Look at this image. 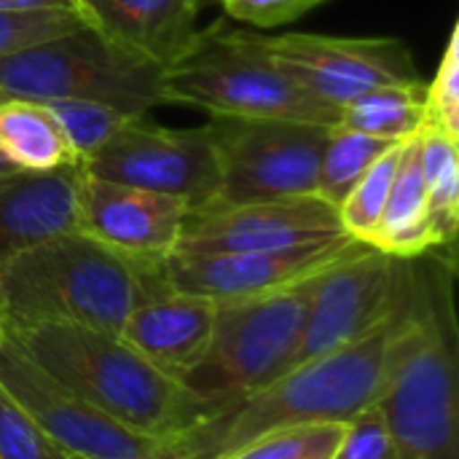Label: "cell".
<instances>
[{
	"mask_svg": "<svg viewBox=\"0 0 459 459\" xmlns=\"http://www.w3.org/2000/svg\"><path fill=\"white\" fill-rule=\"evenodd\" d=\"M255 43L296 86L339 110L377 86L425 83L409 48L395 38L288 32L277 38L255 35Z\"/></svg>",
	"mask_w": 459,
	"mask_h": 459,
	"instance_id": "12",
	"label": "cell"
},
{
	"mask_svg": "<svg viewBox=\"0 0 459 459\" xmlns=\"http://www.w3.org/2000/svg\"><path fill=\"white\" fill-rule=\"evenodd\" d=\"M0 390L67 457L164 459V441L140 436L46 374L5 331L0 339Z\"/></svg>",
	"mask_w": 459,
	"mask_h": 459,
	"instance_id": "9",
	"label": "cell"
},
{
	"mask_svg": "<svg viewBox=\"0 0 459 459\" xmlns=\"http://www.w3.org/2000/svg\"><path fill=\"white\" fill-rule=\"evenodd\" d=\"M3 333H5V320H3V315H0V339H3Z\"/></svg>",
	"mask_w": 459,
	"mask_h": 459,
	"instance_id": "35",
	"label": "cell"
},
{
	"mask_svg": "<svg viewBox=\"0 0 459 459\" xmlns=\"http://www.w3.org/2000/svg\"><path fill=\"white\" fill-rule=\"evenodd\" d=\"M86 27L78 11H0V56Z\"/></svg>",
	"mask_w": 459,
	"mask_h": 459,
	"instance_id": "27",
	"label": "cell"
},
{
	"mask_svg": "<svg viewBox=\"0 0 459 459\" xmlns=\"http://www.w3.org/2000/svg\"><path fill=\"white\" fill-rule=\"evenodd\" d=\"M0 11H78V0H0Z\"/></svg>",
	"mask_w": 459,
	"mask_h": 459,
	"instance_id": "32",
	"label": "cell"
},
{
	"mask_svg": "<svg viewBox=\"0 0 459 459\" xmlns=\"http://www.w3.org/2000/svg\"><path fill=\"white\" fill-rule=\"evenodd\" d=\"M428 116L444 132L459 137V24H455L438 73L428 86Z\"/></svg>",
	"mask_w": 459,
	"mask_h": 459,
	"instance_id": "29",
	"label": "cell"
},
{
	"mask_svg": "<svg viewBox=\"0 0 459 459\" xmlns=\"http://www.w3.org/2000/svg\"><path fill=\"white\" fill-rule=\"evenodd\" d=\"M8 172H13V167H11V164H8V161L0 156V178H3V175H8Z\"/></svg>",
	"mask_w": 459,
	"mask_h": 459,
	"instance_id": "33",
	"label": "cell"
},
{
	"mask_svg": "<svg viewBox=\"0 0 459 459\" xmlns=\"http://www.w3.org/2000/svg\"><path fill=\"white\" fill-rule=\"evenodd\" d=\"M102 100L145 116L161 100V67L108 43L91 27L0 56V105Z\"/></svg>",
	"mask_w": 459,
	"mask_h": 459,
	"instance_id": "7",
	"label": "cell"
},
{
	"mask_svg": "<svg viewBox=\"0 0 459 459\" xmlns=\"http://www.w3.org/2000/svg\"><path fill=\"white\" fill-rule=\"evenodd\" d=\"M86 27L108 43L161 70L196 48L204 30L196 27L194 0H78Z\"/></svg>",
	"mask_w": 459,
	"mask_h": 459,
	"instance_id": "16",
	"label": "cell"
},
{
	"mask_svg": "<svg viewBox=\"0 0 459 459\" xmlns=\"http://www.w3.org/2000/svg\"><path fill=\"white\" fill-rule=\"evenodd\" d=\"M425 293L414 285L366 336L301 363L261 390L212 409L186 433L164 441V459H223L245 444L301 425L350 422L377 403L395 347Z\"/></svg>",
	"mask_w": 459,
	"mask_h": 459,
	"instance_id": "1",
	"label": "cell"
},
{
	"mask_svg": "<svg viewBox=\"0 0 459 459\" xmlns=\"http://www.w3.org/2000/svg\"><path fill=\"white\" fill-rule=\"evenodd\" d=\"M81 167L48 172L13 169L0 178V269L24 250L78 229Z\"/></svg>",
	"mask_w": 459,
	"mask_h": 459,
	"instance_id": "17",
	"label": "cell"
},
{
	"mask_svg": "<svg viewBox=\"0 0 459 459\" xmlns=\"http://www.w3.org/2000/svg\"><path fill=\"white\" fill-rule=\"evenodd\" d=\"M331 459H398L390 430L377 406H368L344 422L342 441Z\"/></svg>",
	"mask_w": 459,
	"mask_h": 459,
	"instance_id": "30",
	"label": "cell"
},
{
	"mask_svg": "<svg viewBox=\"0 0 459 459\" xmlns=\"http://www.w3.org/2000/svg\"><path fill=\"white\" fill-rule=\"evenodd\" d=\"M43 108L56 121L75 164L97 153L124 126L143 118L140 113H132L102 100H51L43 102Z\"/></svg>",
	"mask_w": 459,
	"mask_h": 459,
	"instance_id": "23",
	"label": "cell"
},
{
	"mask_svg": "<svg viewBox=\"0 0 459 459\" xmlns=\"http://www.w3.org/2000/svg\"><path fill=\"white\" fill-rule=\"evenodd\" d=\"M0 156L13 169L24 172H48L75 164L56 121L35 102L0 105Z\"/></svg>",
	"mask_w": 459,
	"mask_h": 459,
	"instance_id": "21",
	"label": "cell"
},
{
	"mask_svg": "<svg viewBox=\"0 0 459 459\" xmlns=\"http://www.w3.org/2000/svg\"><path fill=\"white\" fill-rule=\"evenodd\" d=\"M347 237L339 207L309 196L247 204H212L188 212L172 253H261Z\"/></svg>",
	"mask_w": 459,
	"mask_h": 459,
	"instance_id": "13",
	"label": "cell"
},
{
	"mask_svg": "<svg viewBox=\"0 0 459 459\" xmlns=\"http://www.w3.org/2000/svg\"><path fill=\"white\" fill-rule=\"evenodd\" d=\"M374 406L398 459H459L455 333L428 296L398 339Z\"/></svg>",
	"mask_w": 459,
	"mask_h": 459,
	"instance_id": "6",
	"label": "cell"
},
{
	"mask_svg": "<svg viewBox=\"0 0 459 459\" xmlns=\"http://www.w3.org/2000/svg\"><path fill=\"white\" fill-rule=\"evenodd\" d=\"M420 159L428 191V223L433 247L455 242L459 226L457 137L428 121L420 129Z\"/></svg>",
	"mask_w": 459,
	"mask_h": 459,
	"instance_id": "22",
	"label": "cell"
},
{
	"mask_svg": "<svg viewBox=\"0 0 459 459\" xmlns=\"http://www.w3.org/2000/svg\"><path fill=\"white\" fill-rule=\"evenodd\" d=\"M344 433V422L301 425L261 436L223 459H331Z\"/></svg>",
	"mask_w": 459,
	"mask_h": 459,
	"instance_id": "26",
	"label": "cell"
},
{
	"mask_svg": "<svg viewBox=\"0 0 459 459\" xmlns=\"http://www.w3.org/2000/svg\"><path fill=\"white\" fill-rule=\"evenodd\" d=\"M5 331L59 385L140 436L169 441L210 414L202 398L118 333L75 323L5 325Z\"/></svg>",
	"mask_w": 459,
	"mask_h": 459,
	"instance_id": "3",
	"label": "cell"
},
{
	"mask_svg": "<svg viewBox=\"0 0 459 459\" xmlns=\"http://www.w3.org/2000/svg\"><path fill=\"white\" fill-rule=\"evenodd\" d=\"M325 0H221L231 19L255 24V27H280L307 11L323 5Z\"/></svg>",
	"mask_w": 459,
	"mask_h": 459,
	"instance_id": "31",
	"label": "cell"
},
{
	"mask_svg": "<svg viewBox=\"0 0 459 459\" xmlns=\"http://www.w3.org/2000/svg\"><path fill=\"white\" fill-rule=\"evenodd\" d=\"M320 274L261 296L215 304L210 347L180 382L212 411L282 377L299 347Z\"/></svg>",
	"mask_w": 459,
	"mask_h": 459,
	"instance_id": "5",
	"label": "cell"
},
{
	"mask_svg": "<svg viewBox=\"0 0 459 459\" xmlns=\"http://www.w3.org/2000/svg\"><path fill=\"white\" fill-rule=\"evenodd\" d=\"M368 245L406 261L420 258L433 247L428 223V191L420 159V134L403 143V153L387 194L385 212Z\"/></svg>",
	"mask_w": 459,
	"mask_h": 459,
	"instance_id": "19",
	"label": "cell"
},
{
	"mask_svg": "<svg viewBox=\"0 0 459 459\" xmlns=\"http://www.w3.org/2000/svg\"><path fill=\"white\" fill-rule=\"evenodd\" d=\"M414 280L406 258L358 245L320 274L288 371L366 336L403 301Z\"/></svg>",
	"mask_w": 459,
	"mask_h": 459,
	"instance_id": "11",
	"label": "cell"
},
{
	"mask_svg": "<svg viewBox=\"0 0 459 459\" xmlns=\"http://www.w3.org/2000/svg\"><path fill=\"white\" fill-rule=\"evenodd\" d=\"M186 218L188 204L180 199L81 175L78 231L118 253L164 261L175 250Z\"/></svg>",
	"mask_w": 459,
	"mask_h": 459,
	"instance_id": "15",
	"label": "cell"
},
{
	"mask_svg": "<svg viewBox=\"0 0 459 459\" xmlns=\"http://www.w3.org/2000/svg\"><path fill=\"white\" fill-rule=\"evenodd\" d=\"M164 105H191L212 118L301 121L339 126L342 110L296 86L255 43V32L204 30L191 54L161 70Z\"/></svg>",
	"mask_w": 459,
	"mask_h": 459,
	"instance_id": "4",
	"label": "cell"
},
{
	"mask_svg": "<svg viewBox=\"0 0 459 459\" xmlns=\"http://www.w3.org/2000/svg\"><path fill=\"white\" fill-rule=\"evenodd\" d=\"M430 121L428 86H377L342 108L339 126L385 140L403 143Z\"/></svg>",
	"mask_w": 459,
	"mask_h": 459,
	"instance_id": "20",
	"label": "cell"
},
{
	"mask_svg": "<svg viewBox=\"0 0 459 459\" xmlns=\"http://www.w3.org/2000/svg\"><path fill=\"white\" fill-rule=\"evenodd\" d=\"M355 237H339L328 242L261 250V253H169L164 258V282L175 293L210 299L212 304L261 296L269 290L288 288L307 277H315L352 253Z\"/></svg>",
	"mask_w": 459,
	"mask_h": 459,
	"instance_id": "14",
	"label": "cell"
},
{
	"mask_svg": "<svg viewBox=\"0 0 459 459\" xmlns=\"http://www.w3.org/2000/svg\"><path fill=\"white\" fill-rule=\"evenodd\" d=\"M393 143L333 126L331 137L325 143L320 172H317V196L339 207L347 194L355 188V183L366 175V169L390 148Z\"/></svg>",
	"mask_w": 459,
	"mask_h": 459,
	"instance_id": "24",
	"label": "cell"
},
{
	"mask_svg": "<svg viewBox=\"0 0 459 459\" xmlns=\"http://www.w3.org/2000/svg\"><path fill=\"white\" fill-rule=\"evenodd\" d=\"M194 3H196V5H199V11H202V8H210V5H218L221 0H194Z\"/></svg>",
	"mask_w": 459,
	"mask_h": 459,
	"instance_id": "34",
	"label": "cell"
},
{
	"mask_svg": "<svg viewBox=\"0 0 459 459\" xmlns=\"http://www.w3.org/2000/svg\"><path fill=\"white\" fill-rule=\"evenodd\" d=\"M215 304L210 299L167 290L140 304L118 336L161 371L180 379L210 347Z\"/></svg>",
	"mask_w": 459,
	"mask_h": 459,
	"instance_id": "18",
	"label": "cell"
},
{
	"mask_svg": "<svg viewBox=\"0 0 459 459\" xmlns=\"http://www.w3.org/2000/svg\"><path fill=\"white\" fill-rule=\"evenodd\" d=\"M67 459H83V457H67Z\"/></svg>",
	"mask_w": 459,
	"mask_h": 459,
	"instance_id": "36",
	"label": "cell"
},
{
	"mask_svg": "<svg viewBox=\"0 0 459 459\" xmlns=\"http://www.w3.org/2000/svg\"><path fill=\"white\" fill-rule=\"evenodd\" d=\"M78 167L100 180L180 199L188 204V212L210 207L221 191V167L210 129L151 126L145 116L124 126Z\"/></svg>",
	"mask_w": 459,
	"mask_h": 459,
	"instance_id": "10",
	"label": "cell"
},
{
	"mask_svg": "<svg viewBox=\"0 0 459 459\" xmlns=\"http://www.w3.org/2000/svg\"><path fill=\"white\" fill-rule=\"evenodd\" d=\"M207 129L221 167V191L212 204H247L317 194L320 159L333 126L212 118Z\"/></svg>",
	"mask_w": 459,
	"mask_h": 459,
	"instance_id": "8",
	"label": "cell"
},
{
	"mask_svg": "<svg viewBox=\"0 0 459 459\" xmlns=\"http://www.w3.org/2000/svg\"><path fill=\"white\" fill-rule=\"evenodd\" d=\"M403 143H393L366 169V175L355 183V188L339 204L342 226L358 242L368 245V239L374 237V231L379 226V218L385 212L387 194H390V186H393V178H395V169H398V161H401V153H403Z\"/></svg>",
	"mask_w": 459,
	"mask_h": 459,
	"instance_id": "25",
	"label": "cell"
},
{
	"mask_svg": "<svg viewBox=\"0 0 459 459\" xmlns=\"http://www.w3.org/2000/svg\"><path fill=\"white\" fill-rule=\"evenodd\" d=\"M0 459H67L0 390Z\"/></svg>",
	"mask_w": 459,
	"mask_h": 459,
	"instance_id": "28",
	"label": "cell"
},
{
	"mask_svg": "<svg viewBox=\"0 0 459 459\" xmlns=\"http://www.w3.org/2000/svg\"><path fill=\"white\" fill-rule=\"evenodd\" d=\"M167 290L164 261L118 253L73 229L0 269V315L11 328L75 323L118 333L140 304Z\"/></svg>",
	"mask_w": 459,
	"mask_h": 459,
	"instance_id": "2",
	"label": "cell"
}]
</instances>
